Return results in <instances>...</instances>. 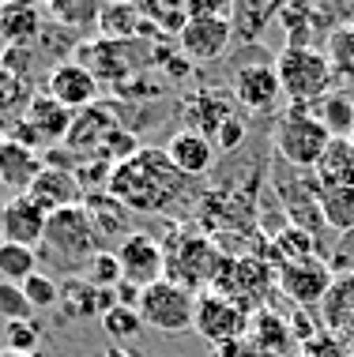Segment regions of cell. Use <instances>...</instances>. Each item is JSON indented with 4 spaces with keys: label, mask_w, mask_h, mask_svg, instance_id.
<instances>
[{
    "label": "cell",
    "mask_w": 354,
    "mask_h": 357,
    "mask_svg": "<svg viewBox=\"0 0 354 357\" xmlns=\"http://www.w3.org/2000/svg\"><path fill=\"white\" fill-rule=\"evenodd\" d=\"M298 357H309V354H298Z\"/></svg>",
    "instance_id": "db71d44e"
},
{
    "label": "cell",
    "mask_w": 354,
    "mask_h": 357,
    "mask_svg": "<svg viewBox=\"0 0 354 357\" xmlns=\"http://www.w3.org/2000/svg\"><path fill=\"white\" fill-rule=\"evenodd\" d=\"M351 357H354V350H351Z\"/></svg>",
    "instance_id": "11a10c76"
},
{
    "label": "cell",
    "mask_w": 354,
    "mask_h": 357,
    "mask_svg": "<svg viewBox=\"0 0 354 357\" xmlns=\"http://www.w3.org/2000/svg\"><path fill=\"white\" fill-rule=\"evenodd\" d=\"M27 196H31L34 204L45 211V215H53V211H64V207H80L87 192H83V185H80V177H75V173L45 166L42 173H38V181L31 185Z\"/></svg>",
    "instance_id": "ac0fdd59"
},
{
    "label": "cell",
    "mask_w": 354,
    "mask_h": 357,
    "mask_svg": "<svg viewBox=\"0 0 354 357\" xmlns=\"http://www.w3.org/2000/svg\"><path fill=\"white\" fill-rule=\"evenodd\" d=\"M87 282L94 289H117L121 286V264H117V252H110V248H102L98 256L91 259V267H87Z\"/></svg>",
    "instance_id": "f35d334b"
},
{
    "label": "cell",
    "mask_w": 354,
    "mask_h": 357,
    "mask_svg": "<svg viewBox=\"0 0 354 357\" xmlns=\"http://www.w3.org/2000/svg\"><path fill=\"white\" fill-rule=\"evenodd\" d=\"M193 331L207 346H226V342H242L249 331V316L237 308L230 297H223L219 289H204L196 294V316H193Z\"/></svg>",
    "instance_id": "9c48e42d"
},
{
    "label": "cell",
    "mask_w": 354,
    "mask_h": 357,
    "mask_svg": "<svg viewBox=\"0 0 354 357\" xmlns=\"http://www.w3.org/2000/svg\"><path fill=\"white\" fill-rule=\"evenodd\" d=\"M317 188H354V139H332L317 162Z\"/></svg>",
    "instance_id": "484cf974"
},
{
    "label": "cell",
    "mask_w": 354,
    "mask_h": 357,
    "mask_svg": "<svg viewBox=\"0 0 354 357\" xmlns=\"http://www.w3.org/2000/svg\"><path fill=\"white\" fill-rule=\"evenodd\" d=\"M42 169H45V158L38 151L12 139L0 143V188H12L15 196H23V192H31Z\"/></svg>",
    "instance_id": "44dd1931"
},
{
    "label": "cell",
    "mask_w": 354,
    "mask_h": 357,
    "mask_svg": "<svg viewBox=\"0 0 354 357\" xmlns=\"http://www.w3.org/2000/svg\"><path fill=\"white\" fill-rule=\"evenodd\" d=\"M45 211L34 204L31 196H12L4 207H0V241H12V245H23V248H34L42 245V234H45Z\"/></svg>",
    "instance_id": "e0dca14e"
},
{
    "label": "cell",
    "mask_w": 354,
    "mask_h": 357,
    "mask_svg": "<svg viewBox=\"0 0 354 357\" xmlns=\"http://www.w3.org/2000/svg\"><path fill=\"white\" fill-rule=\"evenodd\" d=\"M234 102L249 113H267L275 102L283 98L279 86V72H275V61H253L242 64L234 72V86H230Z\"/></svg>",
    "instance_id": "5bb4252c"
},
{
    "label": "cell",
    "mask_w": 354,
    "mask_h": 357,
    "mask_svg": "<svg viewBox=\"0 0 354 357\" xmlns=\"http://www.w3.org/2000/svg\"><path fill=\"white\" fill-rule=\"evenodd\" d=\"M102 357H136V354H132V350H124V346H117V342H113V346H106V350H102Z\"/></svg>",
    "instance_id": "681fc988"
},
{
    "label": "cell",
    "mask_w": 354,
    "mask_h": 357,
    "mask_svg": "<svg viewBox=\"0 0 354 357\" xmlns=\"http://www.w3.org/2000/svg\"><path fill=\"white\" fill-rule=\"evenodd\" d=\"M212 143H215V151H237V147L245 143V121H242V117L226 121L223 128H219V136H215Z\"/></svg>",
    "instance_id": "f6af8a7d"
},
{
    "label": "cell",
    "mask_w": 354,
    "mask_h": 357,
    "mask_svg": "<svg viewBox=\"0 0 354 357\" xmlns=\"http://www.w3.org/2000/svg\"><path fill=\"white\" fill-rule=\"evenodd\" d=\"M4 139H8V132H4V128H0V143H4Z\"/></svg>",
    "instance_id": "f5cc1de1"
},
{
    "label": "cell",
    "mask_w": 354,
    "mask_h": 357,
    "mask_svg": "<svg viewBox=\"0 0 354 357\" xmlns=\"http://www.w3.org/2000/svg\"><path fill=\"white\" fill-rule=\"evenodd\" d=\"M23 294H27V301H31L34 308H53L57 301H61V282H57L53 275L34 271V275L23 282Z\"/></svg>",
    "instance_id": "b9f144b4"
},
{
    "label": "cell",
    "mask_w": 354,
    "mask_h": 357,
    "mask_svg": "<svg viewBox=\"0 0 354 357\" xmlns=\"http://www.w3.org/2000/svg\"><path fill=\"white\" fill-rule=\"evenodd\" d=\"M275 72H279V86L290 98V105H317L320 98L332 94L336 72H332L328 53L320 50H283L275 56Z\"/></svg>",
    "instance_id": "5b68a950"
},
{
    "label": "cell",
    "mask_w": 354,
    "mask_h": 357,
    "mask_svg": "<svg viewBox=\"0 0 354 357\" xmlns=\"http://www.w3.org/2000/svg\"><path fill=\"white\" fill-rule=\"evenodd\" d=\"M234 117H237V102L226 86H200V91H193L181 102V121H185V128L196 132V136H207V139H215L219 128Z\"/></svg>",
    "instance_id": "4fadbf2b"
},
{
    "label": "cell",
    "mask_w": 354,
    "mask_h": 357,
    "mask_svg": "<svg viewBox=\"0 0 354 357\" xmlns=\"http://www.w3.org/2000/svg\"><path fill=\"white\" fill-rule=\"evenodd\" d=\"M34 271H38V252H34V248L12 245V241H0V282L23 286Z\"/></svg>",
    "instance_id": "836d02e7"
},
{
    "label": "cell",
    "mask_w": 354,
    "mask_h": 357,
    "mask_svg": "<svg viewBox=\"0 0 354 357\" xmlns=\"http://www.w3.org/2000/svg\"><path fill=\"white\" fill-rule=\"evenodd\" d=\"M351 139H354V136H351Z\"/></svg>",
    "instance_id": "6f0895ef"
},
{
    "label": "cell",
    "mask_w": 354,
    "mask_h": 357,
    "mask_svg": "<svg viewBox=\"0 0 354 357\" xmlns=\"http://www.w3.org/2000/svg\"><path fill=\"white\" fill-rule=\"evenodd\" d=\"M143 26V4H128V0H110V4L98 8V38H110V42H140Z\"/></svg>",
    "instance_id": "d4e9b609"
},
{
    "label": "cell",
    "mask_w": 354,
    "mask_h": 357,
    "mask_svg": "<svg viewBox=\"0 0 354 357\" xmlns=\"http://www.w3.org/2000/svg\"><path fill=\"white\" fill-rule=\"evenodd\" d=\"M34 305L27 301L23 286H12V282H0V320L4 324H19V320H31Z\"/></svg>",
    "instance_id": "ab89813d"
},
{
    "label": "cell",
    "mask_w": 354,
    "mask_h": 357,
    "mask_svg": "<svg viewBox=\"0 0 354 357\" xmlns=\"http://www.w3.org/2000/svg\"><path fill=\"white\" fill-rule=\"evenodd\" d=\"M61 308L68 320H91V316H102L98 308V289H94L87 278H68L61 286Z\"/></svg>",
    "instance_id": "4dcf8cb0"
},
{
    "label": "cell",
    "mask_w": 354,
    "mask_h": 357,
    "mask_svg": "<svg viewBox=\"0 0 354 357\" xmlns=\"http://www.w3.org/2000/svg\"><path fill=\"white\" fill-rule=\"evenodd\" d=\"M34 98V86L23 83L19 75H12L8 68H0V113H19L27 109Z\"/></svg>",
    "instance_id": "74e56055"
},
{
    "label": "cell",
    "mask_w": 354,
    "mask_h": 357,
    "mask_svg": "<svg viewBox=\"0 0 354 357\" xmlns=\"http://www.w3.org/2000/svg\"><path fill=\"white\" fill-rule=\"evenodd\" d=\"M166 158L174 162V169L177 173H185L189 181H196V177H204V173H212L215 166V143L207 139V136H196V132H189V128H181L170 136L166 147Z\"/></svg>",
    "instance_id": "d6986e66"
},
{
    "label": "cell",
    "mask_w": 354,
    "mask_h": 357,
    "mask_svg": "<svg viewBox=\"0 0 354 357\" xmlns=\"http://www.w3.org/2000/svg\"><path fill=\"white\" fill-rule=\"evenodd\" d=\"M38 61H42V56H38L34 45H4V68L12 75H19L23 83H31V86H34Z\"/></svg>",
    "instance_id": "60d3db41"
},
{
    "label": "cell",
    "mask_w": 354,
    "mask_h": 357,
    "mask_svg": "<svg viewBox=\"0 0 354 357\" xmlns=\"http://www.w3.org/2000/svg\"><path fill=\"white\" fill-rule=\"evenodd\" d=\"M162 252H166V278L193 294H204L215 282L219 259H223V252L200 234H174L170 245H162Z\"/></svg>",
    "instance_id": "8992f818"
},
{
    "label": "cell",
    "mask_w": 354,
    "mask_h": 357,
    "mask_svg": "<svg viewBox=\"0 0 354 357\" xmlns=\"http://www.w3.org/2000/svg\"><path fill=\"white\" fill-rule=\"evenodd\" d=\"M320 320L332 335H339L343 342L354 346V271L336 275L328 297L320 301Z\"/></svg>",
    "instance_id": "603a6c76"
},
{
    "label": "cell",
    "mask_w": 354,
    "mask_h": 357,
    "mask_svg": "<svg viewBox=\"0 0 354 357\" xmlns=\"http://www.w3.org/2000/svg\"><path fill=\"white\" fill-rule=\"evenodd\" d=\"M272 259L275 264H298V259H317V241L309 229L302 226H286L272 237Z\"/></svg>",
    "instance_id": "f546056e"
},
{
    "label": "cell",
    "mask_w": 354,
    "mask_h": 357,
    "mask_svg": "<svg viewBox=\"0 0 354 357\" xmlns=\"http://www.w3.org/2000/svg\"><path fill=\"white\" fill-rule=\"evenodd\" d=\"M155 45L158 42H110V38L94 34L91 42H80L72 61L83 64L98 79V86L106 83L113 91H121L128 79H136V72L155 64Z\"/></svg>",
    "instance_id": "3957f363"
},
{
    "label": "cell",
    "mask_w": 354,
    "mask_h": 357,
    "mask_svg": "<svg viewBox=\"0 0 354 357\" xmlns=\"http://www.w3.org/2000/svg\"><path fill=\"white\" fill-rule=\"evenodd\" d=\"M272 143H275V154H279L286 166L317 169L320 154L328 151V143H332V132L317 121L313 105H286L279 117H275Z\"/></svg>",
    "instance_id": "277c9868"
},
{
    "label": "cell",
    "mask_w": 354,
    "mask_h": 357,
    "mask_svg": "<svg viewBox=\"0 0 354 357\" xmlns=\"http://www.w3.org/2000/svg\"><path fill=\"white\" fill-rule=\"evenodd\" d=\"M117 264H121V282L136 289H147L151 282L166 278V252H162L158 237L140 234V229H132L117 245Z\"/></svg>",
    "instance_id": "8fae6325"
},
{
    "label": "cell",
    "mask_w": 354,
    "mask_h": 357,
    "mask_svg": "<svg viewBox=\"0 0 354 357\" xmlns=\"http://www.w3.org/2000/svg\"><path fill=\"white\" fill-rule=\"evenodd\" d=\"M332 282V264L324 259H298V264H283L279 275H275V286L286 301H294V308H320V301L328 297Z\"/></svg>",
    "instance_id": "30bf717a"
},
{
    "label": "cell",
    "mask_w": 354,
    "mask_h": 357,
    "mask_svg": "<svg viewBox=\"0 0 354 357\" xmlns=\"http://www.w3.org/2000/svg\"><path fill=\"white\" fill-rule=\"evenodd\" d=\"M98 8L102 4H94V0H53L45 15H53V23L68 26L75 34H87L91 26H98Z\"/></svg>",
    "instance_id": "1f68e13d"
},
{
    "label": "cell",
    "mask_w": 354,
    "mask_h": 357,
    "mask_svg": "<svg viewBox=\"0 0 354 357\" xmlns=\"http://www.w3.org/2000/svg\"><path fill=\"white\" fill-rule=\"evenodd\" d=\"M72 117L75 113L72 109H64L61 102H53L50 94H34L31 105L23 109V117L19 121H27L31 128L38 132V139L45 143V151H53V147H61L64 136H68V128H72Z\"/></svg>",
    "instance_id": "ffe728a7"
},
{
    "label": "cell",
    "mask_w": 354,
    "mask_h": 357,
    "mask_svg": "<svg viewBox=\"0 0 354 357\" xmlns=\"http://www.w3.org/2000/svg\"><path fill=\"white\" fill-rule=\"evenodd\" d=\"M42 91L50 94L53 102H61L64 109L80 113V109H87V105L98 102L102 86H98V79H94L87 68H83V64L64 61V64H57V68H50V75H45V86H42Z\"/></svg>",
    "instance_id": "2e32d148"
},
{
    "label": "cell",
    "mask_w": 354,
    "mask_h": 357,
    "mask_svg": "<svg viewBox=\"0 0 354 357\" xmlns=\"http://www.w3.org/2000/svg\"><path fill=\"white\" fill-rule=\"evenodd\" d=\"M158 68H162V72H166V75H170V79H185V75H189V72H193V61H189V56H181V53H177V56H174V53H170V56H166V61H162V64H158Z\"/></svg>",
    "instance_id": "7dc6e473"
},
{
    "label": "cell",
    "mask_w": 354,
    "mask_h": 357,
    "mask_svg": "<svg viewBox=\"0 0 354 357\" xmlns=\"http://www.w3.org/2000/svg\"><path fill=\"white\" fill-rule=\"evenodd\" d=\"M83 211H87L91 226L98 237H128V222H132V211L121 204V199H113L106 188H91L87 196H83Z\"/></svg>",
    "instance_id": "cb8c5ba5"
},
{
    "label": "cell",
    "mask_w": 354,
    "mask_h": 357,
    "mask_svg": "<svg viewBox=\"0 0 354 357\" xmlns=\"http://www.w3.org/2000/svg\"><path fill=\"white\" fill-rule=\"evenodd\" d=\"M279 8L275 0H237L230 8V31H234V42L242 45H253L256 38L267 31L272 19H279Z\"/></svg>",
    "instance_id": "4316f807"
},
{
    "label": "cell",
    "mask_w": 354,
    "mask_h": 357,
    "mask_svg": "<svg viewBox=\"0 0 354 357\" xmlns=\"http://www.w3.org/2000/svg\"><path fill=\"white\" fill-rule=\"evenodd\" d=\"M98 252H102V237L94 234L83 204L53 211V215L45 218V234H42V245H38V259L50 264L53 271H61L68 278H83L87 267H91V259Z\"/></svg>",
    "instance_id": "7a4b0ae2"
},
{
    "label": "cell",
    "mask_w": 354,
    "mask_h": 357,
    "mask_svg": "<svg viewBox=\"0 0 354 357\" xmlns=\"http://www.w3.org/2000/svg\"><path fill=\"white\" fill-rule=\"evenodd\" d=\"M215 357H272V354L256 350V346L249 342V339H242V342H226V346H219Z\"/></svg>",
    "instance_id": "bcb514c9"
},
{
    "label": "cell",
    "mask_w": 354,
    "mask_h": 357,
    "mask_svg": "<svg viewBox=\"0 0 354 357\" xmlns=\"http://www.w3.org/2000/svg\"><path fill=\"white\" fill-rule=\"evenodd\" d=\"M0 357H31V354H12V350H4V354H0Z\"/></svg>",
    "instance_id": "f907efd6"
},
{
    "label": "cell",
    "mask_w": 354,
    "mask_h": 357,
    "mask_svg": "<svg viewBox=\"0 0 354 357\" xmlns=\"http://www.w3.org/2000/svg\"><path fill=\"white\" fill-rule=\"evenodd\" d=\"M290 335H294V342H309L313 339V335H317V331H313V320H309V316H305L302 312V308H298V312H294V320H290Z\"/></svg>",
    "instance_id": "c3c4849f"
},
{
    "label": "cell",
    "mask_w": 354,
    "mask_h": 357,
    "mask_svg": "<svg viewBox=\"0 0 354 357\" xmlns=\"http://www.w3.org/2000/svg\"><path fill=\"white\" fill-rule=\"evenodd\" d=\"M320 218L336 234H354V188L320 192Z\"/></svg>",
    "instance_id": "d6a6232c"
},
{
    "label": "cell",
    "mask_w": 354,
    "mask_h": 357,
    "mask_svg": "<svg viewBox=\"0 0 354 357\" xmlns=\"http://www.w3.org/2000/svg\"><path fill=\"white\" fill-rule=\"evenodd\" d=\"M0 68H4V45H0Z\"/></svg>",
    "instance_id": "816d5d0a"
},
{
    "label": "cell",
    "mask_w": 354,
    "mask_h": 357,
    "mask_svg": "<svg viewBox=\"0 0 354 357\" xmlns=\"http://www.w3.org/2000/svg\"><path fill=\"white\" fill-rule=\"evenodd\" d=\"M207 289H219L223 297H230L242 312L245 308H256V312H260L264 301H267V289H272V271H267L264 259L223 256L219 259V271H215V282Z\"/></svg>",
    "instance_id": "ba28073f"
},
{
    "label": "cell",
    "mask_w": 354,
    "mask_h": 357,
    "mask_svg": "<svg viewBox=\"0 0 354 357\" xmlns=\"http://www.w3.org/2000/svg\"><path fill=\"white\" fill-rule=\"evenodd\" d=\"M230 45H234L230 19H189V26L177 38L181 56H189L193 64H215V61H223Z\"/></svg>",
    "instance_id": "9a60e30c"
},
{
    "label": "cell",
    "mask_w": 354,
    "mask_h": 357,
    "mask_svg": "<svg viewBox=\"0 0 354 357\" xmlns=\"http://www.w3.org/2000/svg\"><path fill=\"white\" fill-rule=\"evenodd\" d=\"M143 19L162 34V38H181V31L189 26L185 4L181 0H147L143 4Z\"/></svg>",
    "instance_id": "e575fe53"
},
{
    "label": "cell",
    "mask_w": 354,
    "mask_h": 357,
    "mask_svg": "<svg viewBox=\"0 0 354 357\" xmlns=\"http://www.w3.org/2000/svg\"><path fill=\"white\" fill-rule=\"evenodd\" d=\"M117 128H121L117 109H113L110 102H94V105H87V109H80L72 117V128H68V136H64L61 147L87 162V158H94V154L106 147V139Z\"/></svg>",
    "instance_id": "7c38bea8"
},
{
    "label": "cell",
    "mask_w": 354,
    "mask_h": 357,
    "mask_svg": "<svg viewBox=\"0 0 354 357\" xmlns=\"http://www.w3.org/2000/svg\"><path fill=\"white\" fill-rule=\"evenodd\" d=\"M328 61H332V72L339 79H351L354 83V26H339L328 42Z\"/></svg>",
    "instance_id": "8d00e7d4"
},
{
    "label": "cell",
    "mask_w": 354,
    "mask_h": 357,
    "mask_svg": "<svg viewBox=\"0 0 354 357\" xmlns=\"http://www.w3.org/2000/svg\"><path fill=\"white\" fill-rule=\"evenodd\" d=\"M313 113H317V121L332 132V139H351L354 136V98H347V94L332 91L328 98H320L313 105Z\"/></svg>",
    "instance_id": "f1b7e54d"
},
{
    "label": "cell",
    "mask_w": 354,
    "mask_h": 357,
    "mask_svg": "<svg viewBox=\"0 0 354 357\" xmlns=\"http://www.w3.org/2000/svg\"><path fill=\"white\" fill-rule=\"evenodd\" d=\"M102 331L110 335L113 342H128V339H136V335L143 331V320H140V308H132V305H113L106 316H102Z\"/></svg>",
    "instance_id": "d590c367"
},
{
    "label": "cell",
    "mask_w": 354,
    "mask_h": 357,
    "mask_svg": "<svg viewBox=\"0 0 354 357\" xmlns=\"http://www.w3.org/2000/svg\"><path fill=\"white\" fill-rule=\"evenodd\" d=\"M354 346L351 342H343L339 335H332V331H317L309 342L302 346V354H309V357H351Z\"/></svg>",
    "instance_id": "ee69618b"
},
{
    "label": "cell",
    "mask_w": 354,
    "mask_h": 357,
    "mask_svg": "<svg viewBox=\"0 0 354 357\" xmlns=\"http://www.w3.org/2000/svg\"><path fill=\"white\" fill-rule=\"evenodd\" d=\"M245 339L253 342L256 350H264V354H272V357H286V350L294 346L290 324H286L279 312H272V308H260V312H253Z\"/></svg>",
    "instance_id": "83f0119b"
},
{
    "label": "cell",
    "mask_w": 354,
    "mask_h": 357,
    "mask_svg": "<svg viewBox=\"0 0 354 357\" xmlns=\"http://www.w3.org/2000/svg\"><path fill=\"white\" fill-rule=\"evenodd\" d=\"M45 31V8L31 0H8L0 4V42L4 45H34Z\"/></svg>",
    "instance_id": "7402d4cb"
},
{
    "label": "cell",
    "mask_w": 354,
    "mask_h": 357,
    "mask_svg": "<svg viewBox=\"0 0 354 357\" xmlns=\"http://www.w3.org/2000/svg\"><path fill=\"white\" fill-rule=\"evenodd\" d=\"M4 350L12 354H31L38 350V324L34 320H19V324H8L4 327Z\"/></svg>",
    "instance_id": "7bdbcfd3"
},
{
    "label": "cell",
    "mask_w": 354,
    "mask_h": 357,
    "mask_svg": "<svg viewBox=\"0 0 354 357\" xmlns=\"http://www.w3.org/2000/svg\"><path fill=\"white\" fill-rule=\"evenodd\" d=\"M177 357H181V354H177Z\"/></svg>",
    "instance_id": "9f6ffc18"
},
{
    "label": "cell",
    "mask_w": 354,
    "mask_h": 357,
    "mask_svg": "<svg viewBox=\"0 0 354 357\" xmlns=\"http://www.w3.org/2000/svg\"><path fill=\"white\" fill-rule=\"evenodd\" d=\"M140 320L151 331L162 335H181L193 331V316H196V294L170 278H158L147 289H140Z\"/></svg>",
    "instance_id": "52a82bcc"
},
{
    "label": "cell",
    "mask_w": 354,
    "mask_h": 357,
    "mask_svg": "<svg viewBox=\"0 0 354 357\" xmlns=\"http://www.w3.org/2000/svg\"><path fill=\"white\" fill-rule=\"evenodd\" d=\"M189 188H193V181L177 173L166 151L158 147H143L128 162L113 166L106 185L110 196L121 199L132 215H170L174 207H181Z\"/></svg>",
    "instance_id": "6da1fadb"
}]
</instances>
